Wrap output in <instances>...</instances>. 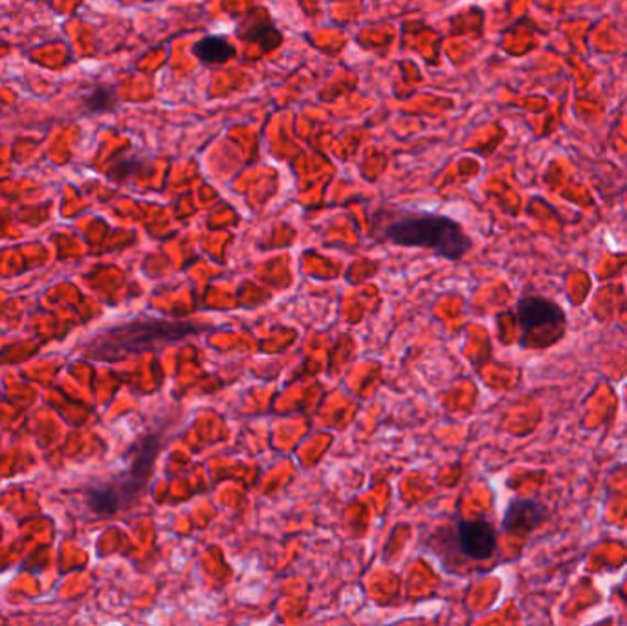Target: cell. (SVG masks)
<instances>
[{
	"label": "cell",
	"mask_w": 627,
	"mask_h": 626,
	"mask_svg": "<svg viewBox=\"0 0 627 626\" xmlns=\"http://www.w3.org/2000/svg\"><path fill=\"white\" fill-rule=\"evenodd\" d=\"M382 239L404 249H426L450 261L472 250L473 241L451 217L429 211L400 210L382 228Z\"/></svg>",
	"instance_id": "obj_1"
},
{
	"label": "cell",
	"mask_w": 627,
	"mask_h": 626,
	"mask_svg": "<svg viewBox=\"0 0 627 626\" xmlns=\"http://www.w3.org/2000/svg\"><path fill=\"white\" fill-rule=\"evenodd\" d=\"M204 331H209L208 323L167 318H136L96 337L87 345L85 355L99 361H116L127 353L158 350Z\"/></svg>",
	"instance_id": "obj_2"
},
{
	"label": "cell",
	"mask_w": 627,
	"mask_h": 626,
	"mask_svg": "<svg viewBox=\"0 0 627 626\" xmlns=\"http://www.w3.org/2000/svg\"><path fill=\"white\" fill-rule=\"evenodd\" d=\"M160 452L156 436H147L132 449L131 463L116 476L94 483L87 488V504L98 515H114L136 502L147 485Z\"/></svg>",
	"instance_id": "obj_3"
},
{
	"label": "cell",
	"mask_w": 627,
	"mask_h": 626,
	"mask_svg": "<svg viewBox=\"0 0 627 626\" xmlns=\"http://www.w3.org/2000/svg\"><path fill=\"white\" fill-rule=\"evenodd\" d=\"M516 312L522 333H532L541 328H556L565 322V312L560 305L543 296H525L517 301Z\"/></svg>",
	"instance_id": "obj_4"
},
{
	"label": "cell",
	"mask_w": 627,
	"mask_h": 626,
	"mask_svg": "<svg viewBox=\"0 0 627 626\" xmlns=\"http://www.w3.org/2000/svg\"><path fill=\"white\" fill-rule=\"evenodd\" d=\"M462 553L473 560L490 559L495 551L497 535L492 524L486 520H466L457 529Z\"/></svg>",
	"instance_id": "obj_5"
},
{
	"label": "cell",
	"mask_w": 627,
	"mask_h": 626,
	"mask_svg": "<svg viewBox=\"0 0 627 626\" xmlns=\"http://www.w3.org/2000/svg\"><path fill=\"white\" fill-rule=\"evenodd\" d=\"M547 509L536 499L517 498L510 502L503 518L506 532H530L544 520Z\"/></svg>",
	"instance_id": "obj_6"
},
{
	"label": "cell",
	"mask_w": 627,
	"mask_h": 626,
	"mask_svg": "<svg viewBox=\"0 0 627 626\" xmlns=\"http://www.w3.org/2000/svg\"><path fill=\"white\" fill-rule=\"evenodd\" d=\"M193 54L204 65L217 67V65H226L230 59H233L237 56V48L226 37L208 35V37L197 41V45L193 46Z\"/></svg>",
	"instance_id": "obj_7"
},
{
	"label": "cell",
	"mask_w": 627,
	"mask_h": 626,
	"mask_svg": "<svg viewBox=\"0 0 627 626\" xmlns=\"http://www.w3.org/2000/svg\"><path fill=\"white\" fill-rule=\"evenodd\" d=\"M237 35L244 41H252L266 48V51H274L279 46L283 41L279 30L275 29L268 18L263 19V23H253V19L248 15L246 21L242 24Z\"/></svg>",
	"instance_id": "obj_8"
},
{
	"label": "cell",
	"mask_w": 627,
	"mask_h": 626,
	"mask_svg": "<svg viewBox=\"0 0 627 626\" xmlns=\"http://www.w3.org/2000/svg\"><path fill=\"white\" fill-rule=\"evenodd\" d=\"M116 106H118V92H116L114 87H109V85L96 87L85 98V109L90 114H105V112L114 111Z\"/></svg>",
	"instance_id": "obj_9"
}]
</instances>
